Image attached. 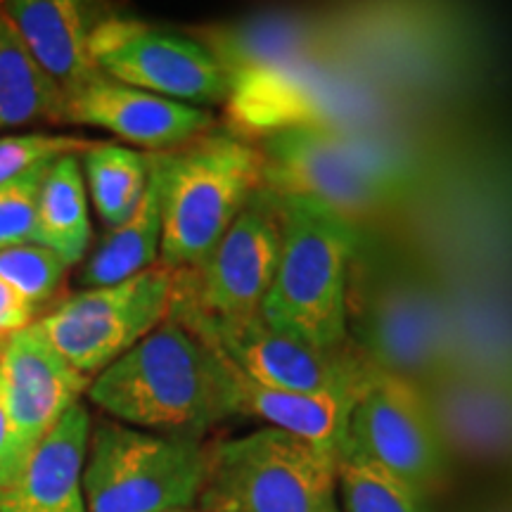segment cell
Segmentation results:
<instances>
[{
  "instance_id": "4",
  "label": "cell",
  "mask_w": 512,
  "mask_h": 512,
  "mask_svg": "<svg viewBox=\"0 0 512 512\" xmlns=\"http://www.w3.org/2000/svg\"><path fill=\"white\" fill-rule=\"evenodd\" d=\"M339 458L275 427L209 444L197 512H342Z\"/></svg>"
},
{
  "instance_id": "31",
  "label": "cell",
  "mask_w": 512,
  "mask_h": 512,
  "mask_svg": "<svg viewBox=\"0 0 512 512\" xmlns=\"http://www.w3.org/2000/svg\"><path fill=\"white\" fill-rule=\"evenodd\" d=\"M178 512H197V510H178Z\"/></svg>"
},
{
  "instance_id": "29",
  "label": "cell",
  "mask_w": 512,
  "mask_h": 512,
  "mask_svg": "<svg viewBox=\"0 0 512 512\" xmlns=\"http://www.w3.org/2000/svg\"><path fill=\"white\" fill-rule=\"evenodd\" d=\"M31 453L22 446V441L12 427L8 408H5L3 392H0V498L15 486L19 475L24 472Z\"/></svg>"
},
{
  "instance_id": "25",
  "label": "cell",
  "mask_w": 512,
  "mask_h": 512,
  "mask_svg": "<svg viewBox=\"0 0 512 512\" xmlns=\"http://www.w3.org/2000/svg\"><path fill=\"white\" fill-rule=\"evenodd\" d=\"M339 510L342 512H432L427 498L377 467L339 460Z\"/></svg>"
},
{
  "instance_id": "13",
  "label": "cell",
  "mask_w": 512,
  "mask_h": 512,
  "mask_svg": "<svg viewBox=\"0 0 512 512\" xmlns=\"http://www.w3.org/2000/svg\"><path fill=\"white\" fill-rule=\"evenodd\" d=\"M62 121L100 128L147 155L178 150L216 128L211 110L124 86L105 74L64 102Z\"/></svg>"
},
{
  "instance_id": "17",
  "label": "cell",
  "mask_w": 512,
  "mask_h": 512,
  "mask_svg": "<svg viewBox=\"0 0 512 512\" xmlns=\"http://www.w3.org/2000/svg\"><path fill=\"white\" fill-rule=\"evenodd\" d=\"M93 418L79 401L34 448L15 486L0 498V512H88L83 460Z\"/></svg>"
},
{
  "instance_id": "26",
  "label": "cell",
  "mask_w": 512,
  "mask_h": 512,
  "mask_svg": "<svg viewBox=\"0 0 512 512\" xmlns=\"http://www.w3.org/2000/svg\"><path fill=\"white\" fill-rule=\"evenodd\" d=\"M69 268L72 266L41 245L0 247V278L15 287L38 313L55 309Z\"/></svg>"
},
{
  "instance_id": "16",
  "label": "cell",
  "mask_w": 512,
  "mask_h": 512,
  "mask_svg": "<svg viewBox=\"0 0 512 512\" xmlns=\"http://www.w3.org/2000/svg\"><path fill=\"white\" fill-rule=\"evenodd\" d=\"M0 15L64 102L102 76L91 55V34L107 12L76 0H8L0 3Z\"/></svg>"
},
{
  "instance_id": "5",
  "label": "cell",
  "mask_w": 512,
  "mask_h": 512,
  "mask_svg": "<svg viewBox=\"0 0 512 512\" xmlns=\"http://www.w3.org/2000/svg\"><path fill=\"white\" fill-rule=\"evenodd\" d=\"M209 444L138 430L112 418L91 425L83 460L88 512L195 510L207 479Z\"/></svg>"
},
{
  "instance_id": "32",
  "label": "cell",
  "mask_w": 512,
  "mask_h": 512,
  "mask_svg": "<svg viewBox=\"0 0 512 512\" xmlns=\"http://www.w3.org/2000/svg\"><path fill=\"white\" fill-rule=\"evenodd\" d=\"M0 351H3V342H0Z\"/></svg>"
},
{
  "instance_id": "19",
  "label": "cell",
  "mask_w": 512,
  "mask_h": 512,
  "mask_svg": "<svg viewBox=\"0 0 512 512\" xmlns=\"http://www.w3.org/2000/svg\"><path fill=\"white\" fill-rule=\"evenodd\" d=\"M354 344L375 368L415 384L441 358V332L430 306L406 290L382 292L375 299Z\"/></svg>"
},
{
  "instance_id": "2",
  "label": "cell",
  "mask_w": 512,
  "mask_h": 512,
  "mask_svg": "<svg viewBox=\"0 0 512 512\" xmlns=\"http://www.w3.org/2000/svg\"><path fill=\"white\" fill-rule=\"evenodd\" d=\"M150 174L162 204L159 264L185 273L207 259L261 188V155L252 140L214 128L178 150L150 155Z\"/></svg>"
},
{
  "instance_id": "10",
  "label": "cell",
  "mask_w": 512,
  "mask_h": 512,
  "mask_svg": "<svg viewBox=\"0 0 512 512\" xmlns=\"http://www.w3.org/2000/svg\"><path fill=\"white\" fill-rule=\"evenodd\" d=\"M91 55L107 79L209 110L230 98L228 74L192 34L107 12L91 34Z\"/></svg>"
},
{
  "instance_id": "12",
  "label": "cell",
  "mask_w": 512,
  "mask_h": 512,
  "mask_svg": "<svg viewBox=\"0 0 512 512\" xmlns=\"http://www.w3.org/2000/svg\"><path fill=\"white\" fill-rule=\"evenodd\" d=\"M226 107L235 128L266 136L283 128L354 133L351 121L366 117L370 105L366 86H358L320 57H311L235 83Z\"/></svg>"
},
{
  "instance_id": "20",
  "label": "cell",
  "mask_w": 512,
  "mask_h": 512,
  "mask_svg": "<svg viewBox=\"0 0 512 512\" xmlns=\"http://www.w3.org/2000/svg\"><path fill=\"white\" fill-rule=\"evenodd\" d=\"M235 375H238L242 418H256L266 422V427L283 430L342 458L356 399L283 392V389H271L247 380L238 370Z\"/></svg>"
},
{
  "instance_id": "30",
  "label": "cell",
  "mask_w": 512,
  "mask_h": 512,
  "mask_svg": "<svg viewBox=\"0 0 512 512\" xmlns=\"http://www.w3.org/2000/svg\"><path fill=\"white\" fill-rule=\"evenodd\" d=\"M38 320V311L15 287L0 278V342L10 339L17 332L31 328Z\"/></svg>"
},
{
  "instance_id": "9",
  "label": "cell",
  "mask_w": 512,
  "mask_h": 512,
  "mask_svg": "<svg viewBox=\"0 0 512 512\" xmlns=\"http://www.w3.org/2000/svg\"><path fill=\"white\" fill-rule=\"evenodd\" d=\"M339 460L377 467L425 498L439 494L448 479V453L422 384L375 368L354 403Z\"/></svg>"
},
{
  "instance_id": "21",
  "label": "cell",
  "mask_w": 512,
  "mask_h": 512,
  "mask_svg": "<svg viewBox=\"0 0 512 512\" xmlns=\"http://www.w3.org/2000/svg\"><path fill=\"white\" fill-rule=\"evenodd\" d=\"M162 249V204L159 190L150 174L143 202L131 219L107 230L105 238L83 259L79 285L81 290L124 283L159 264Z\"/></svg>"
},
{
  "instance_id": "11",
  "label": "cell",
  "mask_w": 512,
  "mask_h": 512,
  "mask_svg": "<svg viewBox=\"0 0 512 512\" xmlns=\"http://www.w3.org/2000/svg\"><path fill=\"white\" fill-rule=\"evenodd\" d=\"M280 254V202L259 188L207 259L192 271L176 273L174 309L209 318L259 313L278 271Z\"/></svg>"
},
{
  "instance_id": "1",
  "label": "cell",
  "mask_w": 512,
  "mask_h": 512,
  "mask_svg": "<svg viewBox=\"0 0 512 512\" xmlns=\"http://www.w3.org/2000/svg\"><path fill=\"white\" fill-rule=\"evenodd\" d=\"M86 394L112 420L157 434L202 439L242 418L235 368L174 313L95 375Z\"/></svg>"
},
{
  "instance_id": "22",
  "label": "cell",
  "mask_w": 512,
  "mask_h": 512,
  "mask_svg": "<svg viewBox=\"0 0 512 512\" xmlns=\"http://www.w3.org/2000/svg\"><path fill=\"white\" fill-rule=\"evenodd\" d=\"M36 245L55 252L64 264L76 266L93 245V223L79 155L55 159L46 171L38 197Z\"/></svg>"
},
{
  "instance_id": "15",
  "label": "cell",
  "mask_w": 512,
  "mask_h": 512,
  "mask_svg": "<svg viewBox=\"0 0 512 512\" xmlns=\"http://www.w3.org/2000/svg\"><path fill=\"white\" fill-rule=\"evenodd\" d=\"M422 394L448 456L512 463V375L453 377Z\"/></svg>"
},
{
  "instance_id": "7",
  "label": "cell",
  "mask_w": 512,
  "mask_h": 512,
  "mask_svg": "<svg viewBox=\"0 0 512 512\" xmlns=\"http://www.w3.org/2000/svg\"><path fill=\"white\" fill-rule=\"evenodd\" d=\"M171 313L202 332L240 375L264 387L354 401L375 373L354 342L339 349L313 347L273 330L261 313L209 318L174 306Z\"/></svg>"
},
{
  "instance_id": "14",
  "label": "cell",
  "mask_w": 512,
  "mask_h": 512,
  "mask_svg": "<svg viewBox=\"0 0 512 512\" xmlns=\"http://www.w3.org/2000/svg\"><path fill=\"white\" fill-rule=\"evenodd\" d=\"M91 387V377L81 375L38 328L17 332L0 351V392L10 422L29 453L41 444L62 415L76 406Z\"/></svg>"
},
{
  "instance_id": "3",
  "label": "cell",
  "mask_w": 512,
  "mask_h": 512,
  "mask_svg": "<svg viewBox=\"0 0 512 512\" xmlns=\"http://www.w3.org/2000/svg\"><path fill=\"white\" fill-rule=\"evenodd\" d=\"M275 200L283 214V254L261 318L273 330L313 347H347L349 273L358 228L318 204Z\"/></svg>"
},
{
  "instance_id": "33",
  "label": "cell",
  "mask_w": 512,
  "mask_h": 512,
  "mask_svg": "<svg viewBox=\"0 0 512 512\" xmlns=\"http://www.w3.org/2000/svg\"><path fill=\"white\" fill-rule=\"evenodd\" d=\"M505 512H512V510H505Z\"/></svg>"
},
{
  "instance_id": "27",
  "label": "cell",
  "mask_w": 512,
  "mask_h": 512,
  "mask_svg": "<svg viewBox=\"0 0 512 512\" xmlns=\"http://www.w3.org/2000/svg\"><path fill=\"white\" fill-rule=\"evenodd\" d=\"M50 164L36 166L15 181L0 185V247L36 245L38 197Z\"/></svg>"
},
{
  "instance_id": "6",
  "label": "cell",
  "mask_w": 512,
  "mask_h": 512,
  "mask_svg": "<svg viewBox=\"0 0 512 512\" xmlns=\"http://www.w3.org/2000/svg\"><path fill=\"white\" fill-rule=\"evenodd\" d=\"M254 145L261 155V188L283 200L318 204L356 228L396 195V166L356 133L283 128Z\"/></svg>"
},
{
  "instance_id": "8",
  "label": "cell",
  "mask_w": 512,
  "mask_h": 512,
  "mask_svg": "<svg viewBox=\"0 0 512 512\" xmlns=\"http://www.w3.org/2000/svg\"><path fill=\"white\" fill-rule=\"evenodd\" d=\"M176 273L162 264L124 283L62 299L38 328L81 375L93 377L159 328L174 306Z\"/></svg>"
},
{
  "instance_id": "24",
  "label": "cell",
  "mask_w": 512,
  "mask_h": 512,
  "mask_svg": "<svg viewBox=\"0 0 512 512\" xmlns=\"http://www.w3.org/2000/svg\"><path fill=\"white\" fill-rule=\"evenodd\" d=\"M64 98L0 15V128L64 124Z\"/></svg>"
},
{
  "instance_id": "23",
  "label": "cell",
  "mask_w": 512,
  "mask_h": 512,
  "mask_svg": "<svg viewBox=\"0 0 512 512\" xmlns=\"http://www.w3.org/2000/svg\"><path fill=\"white\" fill-rule=\"evenodd\" d=\"M88 202L107 230L131 219L150 185V155L128 145L91 143L79 155Z\"/></svg>"
},
{
  "instance_id": "28",
  "label": "cell",
  "mask_w": 512,
  "mask_h": 512,
  "mask_svg": "<svg viewBox=\"0 0 512 512\" xmlns=\"http://www.w3.org/2000/svg\"><path fill=\"white\" fill-rule=\"evenodd\" d=\"M91 140L64 133H19L0 138V185L15 181L41 164L67 155H81Z\"/></svg>"
},
{
  "instance_id": "18",
  "label": "cell",
  "mask_w": 512,
  "mask_h": 512,
  "mask_svg": "<svg viewBox=\"0 0 512 512\" xmlns=\"http://www.w3.org/2000/svg\"><path fill=\"white\" fill-rule=\"evenodd\" d=\"M216 57L230 86L318 57V29L306 17L266 15L192 31Z\"/></svg>"
}]
</instances>
